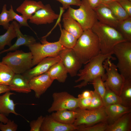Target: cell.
<instances>
[{
  "mask_svg": "<svg viewBox=\"0 0 131 131\" xmlns=\"http://www.w3.org/2000/svg\"><path fill=\"white\" fill-rule=\"evenodd\" d=\"M8 119L6 116L0 114V122L5 124L7 122Z\"/></svg>",
  "mask_w": 131,
  "mask_h": 131,
  "instance_id": "cell-46",
  "label": "cell"
},
{
  "mask_svg": "<svg viewBox=\"0 0 131 131\" xmlns=\"http://www.w3.org/2000/svg\"><path fill=\"white\" fill-rule=\"evenodd\" d=\"M41 1H36L25 0L17 8L16 11L21 14L27 20L30 19L36 11L44 6Z\"/></svg>",
  "mask_w": 131,
  "mask_h": 131,
  "instance_id": "cell-18",
  "label": "cell"
},
{
  "mask_svg": "<svg viewBox=\"0 0 131 131\" xmlns=\"http://www.w3.org/2000/svg\"><path fill=\"white\" fill-rule=\"evenodd\" d=\"M116 0V1H119V0ZM130 1H131V0H129Z\"/></svg>",
  "mask_w": 131,
  "mask_h": 131,
  "instance_id": "cell-48",
  "label": "cell"
},
{
  "mask_svg": "<svg viewBox=\"0 0 131 131\" xmlns=\"http://www.w3.org/2000/svg\"><path fill=\"white\" fill-rule=\"evenodd\" d=\"M88 0L90 6L93 9L101 4L100 0Z\"/></svg>",
  "mask_w": 131,
  "mask_h": 131,
  "instance_id": "cell-44",
  "label": "cell"
},
{
  "mask_svg": "<svg viewBox=\"0 0 131 131\" xmlns=\"http://www.w3.org/2000/svg\"><path fill=\"white\" fill-rule=\"evenodd\" d=\"M131 112L126 113L113 123L108 125L106 131H131Z\"/></svg>",
  "mask_w": 131,
  "mask_h": 131,
  "instance_id": "cell-22",
  "label": "cell"
},
{
  "mask_svg": "<svg viewBox=\"0 0 131 131\" xmlns=\"http://www.w3.org/2000/svg\"><path fill=\"white\" fill-rule=\"evenodd\" d=\"M116 29L126 41H131V17L119 21Z\"/></svg>",
  "mask_w": 131,
  "mask_h": 131,
  "instance_id": "cell-27",
  "label": "cell"
},
{
  "mask_svg": "<svg viewBox=\"0 0 131 131\" xmlns=\"http://www.w3.org/2000/svg\"><path fill=\"white\" fill-rule=\"evenodd\" d=\"M59 15L55 12L49 4L36 11L32 16L29 22L37 25L50 24L57 19Z\"/></svg>",
  "mask_w": 131,
  "mask_h": 131,
  "instance_id": "cell-12",
  "label": "cell"
},
{
  "mask_svg": "<svg viewBox=\"0 0 131 131\" xmlns=\"http://www.w3.org/2000/svg\"><path fill=\"white\" fill-rule=\"evenodd\" d=\"M10 91L0 96V114L6 116L11 113L16 115H20L15 111V106L16 104H15L13 100L10 98V96L15 94Z\"/></svg>",
  "mask_w": 131,
  "mask_h": 131,
  "instance_id": "cell-21",
  "label": "cell"
},
{
  "mask_svg": "<svg viewBox=\"0 0 131 131\" xmlns=\"http://www.w3.org/2000/svg\"><path fill=\"white\" fill-rule=\"evenodd\" d=\"M15 74L8 66L0 62V85L8 86Z\"/></svg>",
  "mask_w": 131,
  "mask_h": 131,
  "instance_id": "cell-29",
  "label": "cell"
},
{
  "mask_svg": "<svg viewBox=\"0 0 131 131\" xmlns=\"http://www.w3.org/2000/svg\"><path fill=\"white\" fill-rule=\"evenodd\" d=\"M58 56L68 73L72 77L76 76L82 64L78 59L73 49L65 48L60 52Z\"/></svg>",
  "mask_w": 131,
  "mask_h": 131,
  "instance_id": "cell-11",
  "label": "cell"
},
{
  "mask_svg": "<svg viewBox=\"0 0 131 131\" xmlns=\"http://www.w3.org/2000/svg\"><path fill=\"white\" fill-rule=\"evenodd\" d=\"M91 29L98 37L100 53L102 54L113 53V49L115 45L127 41L116 29L98 21Z\"/></svg>",
  "mask_w": 131,
  "mask_h": 131,
  "instance_id": "cell-3",
  "label": "cell"
},
{
  "mask_svg": "<svg viewBox=\"0 0 131 131\" xmlns=\"http://www.w3.org/2000/svg\"><path fill=\"white\" fill-rule=\"evenodd\" d=\"M17 128V125L13 120L8 119L5 124L0 122V130L1 131H16Z\"/></svg>",
  "mask_w": 131,
  "mask_h": 131,
  "instance_id": "cell-38",
  "label": "cell"
},
{
  "mask_svg": "<svg viewBox=\"0 0 131 131\" xmlns=\"http://www.w3.org/2000/svg\"><path fill=\"white\" fill-rule=\"evenodd\" d=\"M54 81L46 72L32 78L29 81V83L31 89L35 92V97L39 98L51 86Z\"/></svg>",
  "mask_w": 131,
  "mask_h": 131,
  "instance_id": "cell-13",
  "label": "cell"
},
{
  "mask_svg": "<svg viewBox=\"0 0 131 131\" xmlns=\"http://www.w3.org/2000/svg\"><path fill=\"white\" fill-rule=\"evenodd\" d=\"M119 96L121 104L131 108V79H125Z\"/></svg>",
  "mask_w": 131,
  "mask_h": 131,
  "instance_id": "cell-26",
  "label": "cell"
},
{
  "mask_svg": "<svg viewBox=\"0 0 131 131\" xmlns=\"http://www.w3.org/2000/svg\"><path fill=\"white\" fill-rule=\"evenodd\" d=\"M33 56L31 52L22 50L9 52L3 57L1 62L8 66L15 74H22L32 67Z\"/></svg>",
  "mask_w": 131,
  "mask_h": 131,
  "instance_id": "cell-6",
  "label": "cell"
},
{
  "mask_svg": "<svg viewBox=\"0 0 131 131\" xmlns=\"http://www.w3.org/2000/svg\"><path fill=\"white\" fill-rule=\"evenodd\" d=\"M91 90H85L81 94L78 95V98H89L91 96Z\"/></svg>",
  "mask_w": 131,
  "mask_h": 131,
  "instance_id": "cell-43",
  "label": "cell"
},
{
  "mask_svg": "<svg viewBox=\"0 0 131 131\" xmlns=\"http://www.w3.org/2000/svg\"><path fill=\"white\" fill-rule=\"evenodd\" d=\"M61 34L59 38L60 43L65 48L73 49L77 39L64 29H60Z\"/></svg>",
  "mask_w": 131,
  "mask_h": 131,
  "instance_id": "cell-31",
  "label": "cell"
},
{
  "mask_svg": "<svg viewBox=\"0 0 131 131\" xmlns=\"http://www.w3.org/2000/svg\"><path fill=\"white\" fill-rule=\"evenodd\" d=\"M94 88V90L98 94L102 99L106 91V87L104 82L100 77L94 79L90 83Z\"/></svg>",
  "mask_w": 131,
  "mask_h": 131,
  "instance_id": "cell-33",
  "label": "cell"
},
{
  "mask_svg": "<svg viewBox=\"0 0 131 131\" xmlns=\"http://www.w3.org/2000/svg\"><path fill=\"white\" fill-rule=\"evenodd\" d=\"M61 3L62 5L63 10L67 9L71 5L80 6L82 3L81 0H55Z\"/></svg>",
  "mask_w": 131,
  "mask_h": 131,
  "instance_id": "cell-40",
  "label": "cell"
},
{
  "mask_svg": "<svg viewBox=\"0 0 131 131\" xmlns=\"http://www.w3.org/2000/svg\"><path fill=\"white\" fill-rule=\"evenodd\" d=\"M101 3L106 4L116 0H100Z\"/></svg>",
  "mask_w": 131,
  "mask_h": 131,
  "instance_id": "cell-47",
  "label": "cell"
},
{
  "mask_svg": "<svg viewBox=\"0 0 131 131\" xmlns=\"http://www.w3.org/2000/svg\"><path fill=\"white\" fill-rule=\"evenodd\" d=\"M105 86L106 91L102 99L103 106L105 107L113 104H121L122 101L120 96Z\"/></svg>",
  "mask_w": 131,
  "mask_h": 131,
  "instance_id": "cell-32",
  "label": "cell"
},
{
  "mask_svg": "<svg viewBox=\"0 0 131 131\" xmlns=\"http://www.w3.org/2000/svg\"><path fill=\"white\" fill-rule=\"evenodd\" d=\"M79 8L74 9L69 7L63 15V18H69L77 22L83 31L91 29L98 21L96 13L88 0H82Z\"/></svg>",
  "mask_w": 131,
  "mask_h": 131,
  "instance_id": "cell-4",
  "label": "cell"
},
{
  "mask_svg": "<svg viewBox=\"0 0 131 131\" xmlns=\"http://www.w3.org/2000/svg\"><path fill=\"white\" fill-rule=\"evenodd\" d=\"M9 91L8 86L0 85V94Z\"/></svg>",
  "mask_w": 131,
  "mask_h": 131,
  "instance_id": "cell-45",
  "label": "cell"
},
{
  "mask_svg": "<svg viewBox=\"0 0 131 131\" xmlns=\"http://www.w3.org/2000/svg\"><path fill=\"white\" fill-rule=\"evenodd\" d=\"M73 49L82 64H85L100 53L98 37L91 29L83 31Z\"/></svg>",
  "mask_w": 131,
  "mask_h": 131,
  "instance_id": "cell-2",
  "label": "cell"
},
{
  "mask_svg": "<svg viewBox=\"0 0 131 131\" xmlns=\"http://www.w3.org/2000/svg\"><path fill=\"white\" fill-rule=\"evenodd\" d=\"M60 60L59 56L56 57H46L40 61L35 67L22 74L29 81L34 77L46 73L51 66Z\"/></svg>",
  "mask_w": 131,
  "mask_h": 131,
  "instance_id": "cell-14",
  "label": "cell"
},
{
  "mask_svg": "<svg viewBox=\"0 0 131 131\" xmlns=\"http://www.w3.org/2000/svg\"><path fill=\"white\" fill-rule=\"evenodd\" d=\"M78 99L79 108L82 109H88L91 104V95L88 98Z\"/></svg>",
  "mask_w": 131,
  "mask_h": 131,
  "instance_id": "cell-41",
  "label": "cell"
},
{
  "mask_svg": "<svg viewBox=\"0 0 131 131\" xmlns=\"http://www.w3.org/2000/svg\"><path fill=\"white\" fill-rule=\"evenodd\" d=\"M53 102L48 110L49 113L63 110H75L79 108V99L66 91L56 92L52 94Z\"/></svg>",
  "mask_w": 131,
  "mask_h": 131,
  "instance_id": "cell-10",
  "label": "cell"
},
{
  "mask_svg": "<svg viewBox=\"0 0 131 131\" xmlns=\"http://www.w3.org/2000/svg\"><path fill=\"white\" fill-rule=\"evenodd\" d=\"M47 72L51 79L61 83L65 82L68 73L61 60L51 66Z\"/></svg>",
  "mask_w": 131,
  "mask_h": 131,
  "instance_id": "cell-23",
  "label": "cell"
},
{
  "mask_svg": "<svg viewBox=\"0 0 131 131\" xmlns=\"http://www.w3.org/2000/svg\"><path fill=\"white\" fill-rule=\"evenodd\" d=\"M44 118V116L40 115L35 120L31 121L30 123V131H40L41 128Z\"/></svg>",
  "mask_w": 131,
  "mask_h": 131,
  "instance_id": "cell-39",
  "label": "cell"
},
{
  "mask_svg": "<svg viewBox=\"0 0 131 131\" xmlns=\"http://www.w3.org/2000/svg\"><path fill=\"white\" fill-rule=\"evenodd\" d=\"M105 108L108 125L113 123L124 114L131 112V108L125 106L120 104L110 105Z\"/></svg>",
  "mask_w": 131,
  "mask_h": 131,
  "instance_id": "cell-20",
  "label": "cell"
},
{
  "mask_svg": "<svg viewBox=\"0 0 131 131\" xmlns=\"http://www.w3.org/2000/svg\"><path fill=\"white\" fill-rule=\"evenodd\" d=\"M113 53L104 54L100 53L86 64L83 68L80 69L77 75L78 78L75 81L76 83L82 81L80 84L74 87L81 88L91 83L96 78L101 77L104 82L105 81L106 75L103 63L107 58L115 60L112 55Z\"/></svg>",
  "mask_w": 131,
  "mask_h": 131,
  "instance_id": "cell-1",
  "label": "cell"
},
{
  "mask_svg": "<svg viewBox=\"0 0 131 131\" xmlns=\"http://www.w3.org/2000/svg\"><path fill=\"white\" fill-rule=\"evenodd\" d=\"M75 111L76 115L73 124L78 127H89L107 121V116L105 108L103 106L92 109H84L78 108Z\"/></svg>",
  "mask_w": 131,
  "mask_h": 131,
  "instance_id": "cell-7",
  "label": "cell"
},
{
  "mask_svg": "<svg viewBox=\"0 0 131 131\" xmlns=\"http://www.w3.org/2000/svg\"><path fill=\"white\" fill-rule=\"evenodd\" d=\"M16 31L17 40L15 43L6 49H4L0 52V54L5 52L15 51L22 45L27 46L36 42V40L33 36L26 35H24L20 30L21 26L15 20L12 22Z\"/></svg>",
  "mask_w": 131,
  "mask_h": 131,
  "instance_id": "cell-16",
  "label": "cell"
},
{
  "mask_svg": "<svg viewBox=\"0 0 131 131\" xmlns=\"http://www.w3.org/2000/svg\"><path fill=\"white\" fill-rule=\"evenodd\" d=\"M113 52L118 60L116 67L125 79H131V41L120 42L114 47Z\"/></svg>",
  "mask_w": 131,
  "mask_h": 131,
  "instance_id": "cell-8",
  "label": "cell"
},
{
  "mask_svg": "<svg viewBox=\"0 0 131 131\" xmlns=\"http://www.w3.org/2000/svg\"><path fill=\"white\" fill-rule=\"evenodd\" d=\"M108 125L107 121L101 122L89 127H78L77 131H106Z\"/></svg>",
  "mask_w": 131,
  "mask_h": 131,
  "instance_id": "cell-37",
  "label": "cell"
},
{
  "mask_svg": "<svg viewBox=\"0 0 131 131\" xmlns=\"http://www.w3.org/2000/svg\"><path fill=\"white\" fill-rule=\"evenodd\" d=\"M111 60L107 58L103 63L106 75L104 83L106 86L119 96L125 79L118 72L116 65L112 62Z\"/></svg>",
  "mask_w": 131,
  "mask_h": 131,
  "instance_id": "cell-9",
  "label": "cell"
},
{
  "mask_svg": "<svg viewBox=\"0 0 131 131\" xmlns=\"http://www.w3.org/2000/svg\"><path fill=\"white\" fill-rule=\"evenodd\" d=\"M16 37V31L12 22L6 33L0 35V52L4 49L6 45L11 46L12 40Z\"/></svg>",
  "mask_w": 131,
  "mask_h": 131,
  "instance_id": "cell-28",
  "label": "cell"
},
{
  "mask_svg": "<svg viewBox=\"0 0 131 131\" xmlns=\"http://www.w3.org/2000/svg\"><path fill=\"white\" fill-rule=\"evenodd\" d=\"M94 9L98 21L116 29L119 21L115 17L108 7L101 3Z\"/></svg>",
  "mask_w": 131,
  "mask_h": 131,
  "instance_id": "cell-15",
  "label": "cell"
},
{
  "mask_svg": "<svg viewBox=\"0 0 131 131\" xmlns=\"http://www.w3.org/2000/svg\"><path fill=\"white\" fill-rule=\"evenodd\" d=\"M105 5L110 9L115 17L119 21L124 20L130 17L117 1H114Z\"/></svg>",
  "mask_w": 131,
  "mask_h": 131,
  "instance_id": "cell-30",
  "label": "cell"
},
{
  "mask_svg": "<svg viewBox=\"0 0 131 131\" xmlns=\"http://www.w3.org/2000/svg\"><path fill=\"white\" fill-rule=\"evenodd\" d=\"M47 36L46 35L42 38L41 43L36 42L27 46L32 55V67L46 57L58 56L60 52L66 48L58 41L54 42L48 41Z\"/></svg>",
  "mask_w": 131,
  "mask_h": 131,
  "instance_id": "cell-5",
  "label": "cell"
},
{
  "mask_svg": "<svg viewBox=\"0 0 131 131\" xmlns=\"http://www.w3.org/2000/svg\"><path fill=\"white\" fill-rule=\"evenodd\" d=\"M118 1L122 7L131 17V1L129 0H121Z\"/></svg>",
  "mask_w": 131,
  "mask_h": 131,
  "instance_id": "cell-42",
  "label": "cell"
},
{
  "mask_svg": "<svg viewBox=\"0 0 131 131\" xmlns=\"http://www.w3.org/2000/svg\"><path fill=\"white\" fill-rule=\"evenodd\" d=\"M91 91V104L88 109H96L103 106L102 99L100 96L94 90Z\"/></svg>",
  "mask_w": 131,
  "mask_h": 131,
  "instance_id": "cell-36",
  "label": "cell"
},
{
  "mask_svg": "<svg viewBox=\"0 0 131 131\" xmlns=\"http://www.w3.org/2000/svg\"><path fill=\"white\" fill-rule=\"evenodd\" d=\"M55 112H52L50 115L55 120L66 124H72L74 123L76 115L75 110H63Z\"/></svg>",
  "mask_w": 131,
  "mask_h": 131,
  "instance_id": "cell-24",
  "label": "cell"
},
{
  "mask_svg": "<svg viewBox=\"0 0 131 131\" xmlns=\"http://www.w3.org/2000/svg\"><path fill=\"white\" fill-rule=\"evenodd\" d=\"M62 21L64 29L78 39L83 31L80 24L69 18H63Z\"/></svg>",
  "mask_w": 131,
  "mask_h": 131,
  "instance_id": "cell-25",
  "label": "cell"
},
{
  "mask_svg": "<svg viewBox=\"0 0 131 131\" xmlns=\"http://www.w3.org/2000/svg\"><path fill=\"white\" fill-rule=\"evenodd\" d=\"M6 7V4L4 5L0 14V25L2 26L4 29L7 30L10 25L9 22L11 20L9 11L7 10Z\"/></svg>",
  "mask_w": 131,
  "mask_h": 131,
  "instance_id": "cell-34",
  "label": "cell"
},
{
  "mask_svg": "<svg viewBox=\"0 0 131 131\" xmlns=\"http://www.w3.org/2000/svg\"><path fill=\"white\" fill-rule=\"evenodd\" d=\"M78 127L73 124L63 123L53 119L50 115H46L41 128V131H77Z\"/></svg>",
  "mask_w": 131,
  "mask_h": 131,
  "instance_id": "cell-17",
  "label": "cell"
},
{
  "mask_svg": "<svg viewBox=\"0 0 131 131\" xmlns=\"http://www.w3.org/2000/svg\"><path fill=\"white\" fill-rule=\"evenodd\" d=\"M8 11L11 21L15 20L19 23L21 27L27 26L32 29L27 23V20L23 15H19L15 12L12 5H10V8Z\"/></svg>",
  "mask_w": 131,
  "mask_h": 131,
  "instance_id": "cell-35",
  "label": "cell"
},
{
  "mask_svg": "<svg viewBox=\"0 0 131 131\" xmlns=\"http://www.w3.org/2000/svg\"><path fill=\"white\" fill-rule=\"evenodd\" d=\"M8 86L10 91L26 93L31 91L29 81L22 74H15Z\"/></svg>",
  "mask_w": 131,
  "mask_h": 131,
  "instance_id": "cell-19",
  "label": "cell"
}]
</instances>
